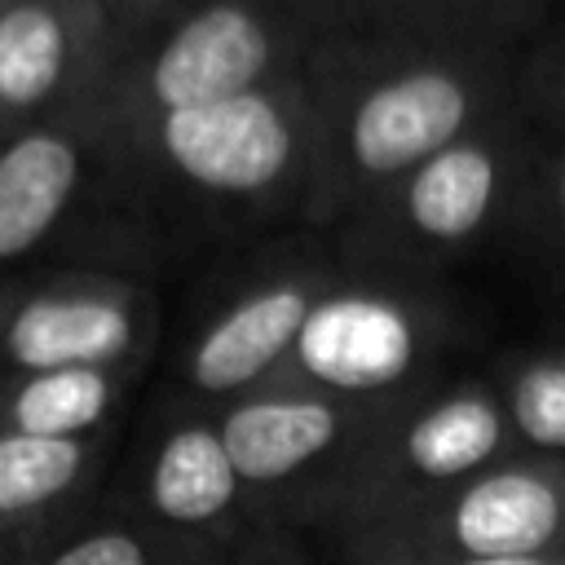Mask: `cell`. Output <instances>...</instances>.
<instances>
[{
    "mask_svg": "<svg viewBox=\"0 0 565 565\" xmlns=\"http://www.w3.org/2000/svg\"><path fill=\"white\" fill-rule=\"evenodd\" d=\"M4 137H9V132H4V128H0V141H4Z\"/></svg>",
    "mask_w": 565,
    "mask_h": 565,
    "instance_id": "obj_25",
    "label": "cell"
},
{
    "mask_svg": "<svg viewBox=\"0 0 565 565\" xmlns=\"http://www.w3.org/2000/svg\"><path fill=\"white\" fill-rule=\"evenodd\" d=\"M35 565H190V556L181 539L154 521H102L71 534Z\"/></svg>",
    "mask_w": 565,
    "mask_h": 565,
    "instance_id": "obj_17",
    "label": "cell"
},
{
    "mask_svg": "<svg viewBox=\"0 0 565 565\" xmlns=\"http://www.w3.org/2000/svg\"><path fill=\"white\" fill-rule=\"evenodd\" d=\"M97 437H35L0 428V525L4 539H22L49 521L93 472Z\"/></svg>",
    "mask_w": 565,
    "mask_h": 565,
    "instance_id": "obj_14",
    "label": "cell"
},
{
    "mask_svg": "<svg viewBox=\"0 0 565 565\" xmlns=\"http://www.w3.org/2000/svg\"><path fill=\"white\" fill-rule=\"evenodd\" d=\"M556 110H561V119H565V62H561V71H556Z\"/></svg>",
    "mask_w": 565,
    "mask_h": 565,
    "instance_id": "obj_22",
    "label": "cell"
},
{
    "mask_svg": "<svg viewBox=\"0 0 565 565\" xmlns=\"http://www.w3.org/2000/svg\"><path fill=\"white\" fill-rule=\"evenodd\" d=\"M349 565H455L565 552V459L516 450L340 539Z\"/></svg>",
    "mask_w": 565,
    "mask_h": 565,
    "instance_id": "obj_3",
    "label": "cell"
},
{
    "mask_svg": "<svg viewBox=\"0 0 565 565\" xmlns=\"http://www.w3.org/2000/svg\"><path fill=\"white\" fill-rule=\"evenodd\" d=\"M547 203H552V221L565 230V150H561L556 163H552V177H547Z\"/></svg>",
    "mask_w": 565,
    "mask_h": 565,
    "instance_id": "obj_18",
    "label": "cell"
},
{
    "mask_svg": "<svg viewBox=\"0 0 565 565\" xmlns=\"http://www.w3.org/2000/svg\"><path fill=\"white\" fill-rule=\"evenodd\" d=\"M146 300L124 278H62L13 300L0 362L18 375L124 366L146 340Z\"/></svg>",
    "mask_w": 565,
    "mask_h": 565,
    "instance_id": "obj_8",
    "label": "cell"
},
{
    "mask_svg": "<svg viewBox=\"0 0 565 565\" xmlns=\"http://www.w3.org/2000/svg\"><path fill=\"white\" fill-rule=\"evenodd\" d=\"M146 521L177 539L225 530L247 503V486L221 441L216 419H185L168 428L146 463Z\"/></svg>",
    "mask_w": 565,
    "mask_h": 565,
    "instance_id": "obj_12",
    "label": "cell"
},
{
    "mask_svg": "<svg viewBox=\"0 0 565 565\" xmlns=\"http://www.w3.org/2000/svg\"><path fill=\"white\" fill-rule=\"evenodd\" d=\"M291 26L269 0H207L190 9L163 44H154L128 75L119 115L146 128L159 115L212 106L260 84L287 79Z\"/></svg>",
    "mask_w": 565,
    "mask_h": 565,
    "instance_id": "obj_5",
    "label": "cell"
},
{
    "mask_svg": "<svg viewBox=\"0 0 565 565\" xmlns=\"http://www.w3.org/2000/svg\"><path fill=\"white\" fill-rule=\"evenodd\" d=\"M93 4H102V9H106V4H150V0H93Z\"/></svg>",
    "mask_w": 565,
    "mask_h": 565,
    "instance_id": "obj_23",
    "label": "cell"
},
{
    "mask_svg": "<svg viewBox=\"0 0 565 565\" xmlns=\"http://www.w3.org/2000/svg\"><path fill=\"white\" fill-rule=\"evenodd\" d=\"M512 181V146L499 124L468 132L406 172L388 194V225L433 252L472 243L499 212Z\"/></svg>",
    "mask_w": 565,
    "mask_h": 565,
    "instance_id": "obj_10",
    "label": "cell"
},
{
    "mask_svg": "<svg viewBox=\"0 0 565 565\" xmlns=\"http://www.w3.org/2000/svg\"><path fill=\"white\" fill-rule=\"evenodd\" d=\"M516 450L499 393L486 384H459L415 406L402 402L327 481L309 490L300 512L349 539Z\"/></svg>",
    "mask_w": 565,
    "mask_h": 565,
    "instance_id": "obj_1",
    "label": "cell"
},
{
    "mask_svg": "<svg viewBox=\"0 0 565 565\" xmlns=\"http://www.w3.org/2000/svg\"><path fill=\"white\" fill-rule=\"evenodd\" d=\"M397 406V397L358 402L305 384H265L234 397L216 415V428L247 499H260L305 477H313V486L327 481Z\"/></svg>",
    "mask_w": 565,
    "mask_h": 565,
    "instance_id": "obj_6",
    "label": "cell"
},
{
    "mask_svg": "<svg viewBox=\"0 0 565 565\" xmlns=\"http://www.w3.org/2000/svg\"><path fill=\"white\" fill-rule=\"evenodd\" d=\"M0 9H4V0H0Z\"/></svg>",
    "mask_w": 565,
    "mask_h": 565,
    "instance_id": "obj_26",
    "label": "cell"
},
{
    "mask_svg": "<svg viewBox=\"0 0 565 565\" xmlns=\"http://www.w3.org/2000/svg\"><path fill=\"white\" fill-rule=\"evenodd\" d=\"M9 561V539H4V525H0V565Z\"/></svg>",
    "mask_w": 565,
    "mask_h": 565,
    "instance_id": "obj_24",
    "label": "cell"
},
{
    "mask_svg": "<svg viewBox=\"0 0 565 565\" xmlns=\"http://www.w3.org/2000/svg\"><path fill=\"white\" fill-rule=\"evenodd\" d=\"M455 565H565V552H556V556H516V561H455Z\"/></svg>",
    "mask_w": 565,
    "mask_h": 565,
    "instance_id": "obj_20",
    "label": "cell"
},
{
    "mask_svg": "<svg viewBox=\"0 0 565 565\" xmlns=\"http://www.w3.org/2000/svg\"><path fill=\"white\" fill-rule=\"evenodd\" d=\"M124 388V366H62L18 375L0 393V428L35 437H97Z\"/></svg>",
    "mask_w": 565,
    "mask_h": 565,
    "instance_id": "obj_15",
    "label": "cell"
},
{
    "mask_svg": "<svg viewBox=\"0 0 565 565\" xmlns=\"http://www.w3.org/2000/svg\"><path fill=\"white\" fill-rule=\"evenodd\" d=\"M494 124V71L468 53H424L353 79L322 128L331 194L393 190L424 159Z\"/></svg>",
    "mask_w": 565,
    "mask_h": 565,
    "instance_id": "obj_2",
    "label": "cell"
},
{
    "mask_svg": "<svg viewBox=\"0 0 565 565\" xmlns=\"http://www.w3.org/2000/svg\"><path fill=\"white\" fill-rule=\"evenodd\" d=\"M106 9L93 0H4L0 9V128L40 124L102 71Z\"/></svg>",
    "mask_w": 565,
    "mask_h": 565,
    "instance_id": "obj_9",
    "label": "cell"
},
{
    "mask_svg": "<svg viewBox=\"0 0 565 565\" xmlns=\"http://www.w3.org/2000/svg\"><path fill=\"white\" fill-rule=\"evenodd\" d=\"M428 349V318L397 291L322 287L296 349L269 384H305L358 402H393Z\"/></svg>",
    "mask_w": 565,
    "mask_h": 565,
    "instance_id": "obj_7",
    "label": "cell"
},
{
    "mask_svg": "<svg viewBox=\"0 0 565 565\" xmlns=\"http://www.w3.org/2000/svg\"><path fill=\"white\" fill-rule=\"evenodd\" d=\"M318 291L322 287L313 278L296 274L234 296L185 349V380L199 393L230 402L252 388H265L296 349V335Z\"/></svg>",
    "mask_w": 565,
    "mask_h": 565,
    "instance_id": "obj_11",
    "label": "cell"
},
{
    "mask_svg": "<svg viewBox=\"0 0 565 565\" xmlns=\"http://www.w3.org/2000/svg\"><path fill=\"white\" fill-rule=\"evenodd\" d=\"M146 150L185 185L216 199H269L322 146V110L296 79L190 106L137 128Z\"/></svg>",
    "mask_w": 565,
    "mask_h": 565,
    "instance_id": "obj_4",
    "label": "cell"
},
{
    "mask_svg": "<svg viewBox=\"0 0 565 565\" xmlns=\"http://www.w3.org/2000/svg\"><path fill=\"white\" fill-rule=\"evenodd\" d=\"M494 393L521 450L565 459V344L534 349L508 362Z\"/></svg>",
    "mask_w": 565,
    "mask_h": 565,
    "instance_id": "obj_16",
    "label": "cell"
},
{
    "mask_svg": "<svg viewBox=\"0 0 565 565\" xmlns=\"http://www.w3.org/2000/svg\"><path fill=\"white\" fill-rule=\"evenodd\" d=\"M150 4H159V0H150Z\"/></svg>",
    "mask_w": 565,
    "mask_h": 565,
    "instance_id": "obj_27",
    "label": "cell"
},
{
    "mask_svg": "<svg viewBox=\"0 0 565 565\" xmlns=\"http://www.w3.org/2000/svg\"><path fill=\"white\" fill-rule=\"evenodd\" d=\"M84 181V137L71 124H26L0 141V265L31 256Z\"/></svg>",
    "mask_w": 565,
    "mask_h": 565,
    "instance_id": "obj_13",
    "label": "cell"
},
{
    "mask_svg": "<svg viewBox=\"0 0 565 565\" xmlns=\"http://www.w3.org/2000/svg\"><path fill=\"white\" fill-rule=\"evenodd\" d=\"M13 300H18V291H9V287H0V335H4V318H9V309H13Z\"/></svg>",
    "mask_w": 565,
    "mask_h": 565,
    "instance_id": "obj_21",
    "label": "cell"
},
{
    "mask_svg": "<svg viewBox=\"0 0 565 565\" xmlns=\"http://www.w3.org/2000/svg\"><path fill=\"white\" fill-rule=\"evenodd\" d=\"M455 4H463L468 13H490V18H521L534 0H455Z\"/></svg>",
    "mask_w": 565,
    "mask_h": 565,
    "instance_id": "obj_19",
    "label": "cell"
}]
</instances>
